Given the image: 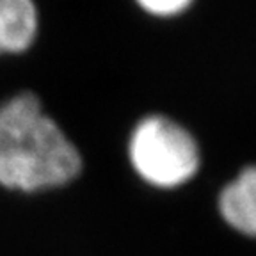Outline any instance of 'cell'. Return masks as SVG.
<instances>
[{"label":"cell","instance_id":"5b68a950","mask_svg":"<svg viewBox=\"0 0 256 256\" xmlns=\"http://www.w3.org/2000/svg\"><path fill=\"white\" fill-rule=\"evenodd\" d=\"M142 11L158 18H171L185 12L194 0H136Z\"/></svg>","mask_w":256,"mask_h":256},{"label":"cell","instance_id":"277c9868","mask_svg":"<svg viewBox=\"0 0 256 256\" xmlns=\"http://www.w3.org/2000/svg\"><path fill=\"white\" fill-rule=\"evenodd\" d=\"M40 28L34 0H0V56L32 46Z\"/></svg>","mask_w":256,"mask_h":256},{"label":"cell","instance_id":"6da1fadb","mask_svg":"<svg viewBox=\"0 0 256 256\" xmlns=\"http://www.w3.org/2000/svg\"><path fill=\"white\" fill-rule=\"evenodd\" d=\"M82 155L62 128L25 91L0 105V187L41 192L72 184Z\"/></svg>","mask_w":256,"mask_h":256},{"label":"cell","instance_id":"3957f363","mask_svg":"<svg viewBox=\"0 0 256 256\" xmlns=\"http://www.w3.org/2000/svg\"><path fill=\"white\" fill-rule=\"evenodd\" d=\"M217 206L230 228L256 238V164L244 168L224 185Z\"/></svg>","mask_w":256,"mask_h":256},{"label":"cell","instance_id":"7a4b0ae2","mask_svg":"<svg viewBox=\"0 0 256 256\" xmlns=\"http://www.w3.org/2000/svg\"><path fill=\"white\" fill-rule=\"evenodd\" d=\"M128 158L140 180L156 188L182 187L201 166L194 136L162 114L146 116L136 124L128 139Z\"/></svg>","mask_w":256,"mask_h":256}]
</instances>
